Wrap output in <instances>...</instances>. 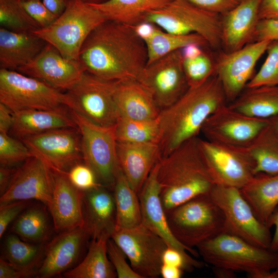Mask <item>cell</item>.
Instances as JSON below:
<instances>
[{
    "instance_id": "6da1fadb",
    "label": "cell",
    "mask_w": 278,
    "mask_h": 278,
    "mask_svg": "<svg viewBox=\"0 0 278 278\" xmlns=\"http://www.w3.org/2000/svg\"><path fill=\"white\" fill-rule=\"evenodd\" d=\"M79 61L84 72L101 79L140 81L148 56L145 42L132 26L106 21L85 41Z\"/></svg>"
},
{
    "instance_id": "cb8c5ba5",
    "label": "cell",
    "mask_w": 278,
    "mask_h": 278,
    "mask_svg": "<svg viewBox=\"0 0 278 278\" xmlns=\"http://www.w3.org/2000/svg\"><path fill=\"white\" fill-rule=\"evenodd\" d=\"M84 227L92 239L111 237L116 226V206L113 192L99 185L83 191Z\"/></svg>"
},
{
    "instance_id": "ac0fdd59",
    "label": "cell",
    "mask_w": 278,
    "mask_h": 278,
    "mask_svg": "<svg viewBox=\"0 0 278 278\" xmlns=\"http://www.w3.org/2000/svg\"><path fill=\"white\" fill-rule=\"evenodd\" d=\"M53 177L51 168L42 160L32 157L18 167L0 204L36 200L48 206L51 202Z\"/></svg>"
},
{
    "instance_id": "603a6c76",
    "label": "cell",
    "mask_w": 278,
    "mask_h": 278,
    "mask_svg": "<svg viewBox=\"0 0 278 278\" xmlns=\"http://www.w3.org/2000/svg\"><path fill=\"white\" fill-rule=\"evenodd\" d=\"M261 2L241 0L221 15V46L225 52L237 50L253 42Z\"/></svg>"
},
{
    "instance_id": "f907efd6",
    "label": "cell",
    "mask_w": 278,
    "mask_h": 278,
    "mask_svg": "<svg viewBox=\"0 0 278 278\" xmlns=\"http://www.w3.org/2000/svg\"><path fill=\"white\" fill-rule=\"evenodd\" d=\"M258 15L259 20L278 19V0H262Z\"/></svg>"
},
{
    "instance_id": "7c38bea8",
    "label": "cell",
    "mask_w": 278,
    "mask_h": 278,
    "mask_svg": "<svg viewBox=\"0 0 278 278\" xmlns=\"http://www.w3.org/2000/svg\"><path fill=\"white\" fill-rule=\"evenodd\" d=\"M200 151L215 185L239 189L255 175V165L246 147L201 139Z\"/></svg>"
},
{
    "instance_id": "d4e9b609",
    "label": "cell",
    "mask_w": 278,
    "mask_h": 278,
    "mask_svg": "<svg viewBox=\"0 0 278 278\" xmlns=\"http://www.w3.org/2000/svg\"><path fill=\"white\" fill-rule=\"evenodd\" d=\"M119 168L138 194L152 169L162 158L158 143H117Z\"/></svg>"
},
{
    "instance_id": "ffe728a7",
    "label": "cell",
    "mask_w": 278,
    "mask_h": 278,
    "mask_svg": "<svg viewBox=\"0 0 278 278\" xmlns=\"http://www.w3.org/2000/svg\"><path fill=\"white\" fill-rule=\"evenodd\" d=\"M51 170L53 190L51 201L48 208L55 230L62 232L83 227V191L71 183L67 172Z\"/></svg>"
},
{
    "instance_id": "9c48e42d",
    "label": "cell",
    "mask_w": 278,
    "mask_h": 278,
    "mask_svg": "<svg viewBox=\"0 0 278 278\" xmlns=\"http://www.w3.org/2000/svg\"><path fill=\"white\" fill-rule=\"evenodd\" d=\"M0 102L13 113L66 107L68 96L48 84L18 71L0 69Z\"/></svg>"
},
{
    "instance_id": "f546056e",
    "label": "cell",
    "mask_w": 278,
    "mask_h": 278,
    "mask_svg": "<svg viewBox=\"0 0 278 278\" xmlns=\"http://www.w3.org/2000/svg\"><path fill=\"white\" fill-rule=\"evenodd\" d=\"M171 0H108L90 4L107 21L134 26L144 21L150 12L159 9Z\"/></svg>"
},
{
    "instance_id": "ab89813d",
    "label": "cell",
    "mask_w": 278,
    "mask_h": 278,
    "mask_svg": "<svg viewBox=\"0 0 278 278\" xmlns=\"http://www.w3.org/2000/svg\"><path fill=\"white\" fill-rule=\"evenodd\" d=\"M183 58V67L189 88L197 87L215 74V62L203 51L192 58Z\"/></svg>"
},
{
    "instance_id": "83f0119b",
    "label": "cell",
    "mask_w": 278,
    "mask_h": 278,
    "mask_svg": "<svg viewBox=\"0 0 278 278\" xmlns=\"http://www.w3.org/2000/svg\"><path fill=\"white\" fill-rule=\"evenodd\" d=\"M13 117L10 131L21 140L51 130L77 127L71 113L63 107L54 110H24L13 113Z\"/></svg>"
},
{
    "instance_id": "9f6ffc18",
    "label": "cell",
    "mask_w": 278,
    "mask_h": 278,
    "mask_svg": "<svg viewBox=\"0 0 278 278\" xmlns=\"http://www.w3.org/2000/svg\"><path fill=\"white\" fill-rule=\"evenodd\" d=\"M184 271L176 266L162 264L161 269V276L164 278H180Z\"/></svg>"
},
{
    "instance_id": "7bdbcfd3",
    "label": "cell",
    "mask_w": 278,
    "mask_h": 278,
    "mask_svg": "<svg viewBox=\"0 0 278 278\" xmlns=\"http://www.w3.org/2000/svg\"><path fill=\"white\" fill-rule=\"evenodd\" d=\"M107 253L118 278H142L127 263L126 255L111 238L107 242Z\"/></svg>"
},
{
    "instance_id": "30bf717a",
    "label": "cell",
    "mask_w": 278,
    "mask_h": 278,
    "mask_svg": "<svg viewBox=\"0 0 278 278\" xmlns=\"http://www.w3.org/2000/svg\"><path fill=\"white\" fill-rule=\"evenodd\" d=\"M115 82L84 72L66 91V107L96 124L115 125L120 116L114 98Z\"/></svg>"
},
{
    "instance_id": "6f0895ef",
    "label": "cell",
    "mask_w": 278,
    "mask_h": 278,
    "mask_svg": "<svg viewBox=\"0 0 278 278\" xmlns=\"http://www.w3.org/2000/svg\"><path fill=\"white\" fill-rule=\"evenodd\" d=\"M214 275L218 278H233L236 276L235 271L223 268L213 267Z\"/></svg>"
},
{
    "instance_id": "5b68a950",
    "label": "cell",
    "mask_w": 278,
    "mask_h": 278,
    "mask_svg": "<svg viewBox=\"0 0 278 278\" xmlns=\"http://www.w3.org/2000/svg\"><path fill=\"white\" fill-rule=\"evenodd\" d=\"M169 228L189 253L199 256L194 248L224 230V216L210 193L196 196L166 213Z\"/></svg>"
},
{
    "instance_id": "8fae6325",
    "label": "cell",
    "mask_w": 278,
    "mask_h": 278,
    "mask_svg": "<svg viewBox=\"0 0 278 278\" xmlns=\"http://www.w3.org/2000/svg\"><path fill=\"white\" fill-rule=\"evenodd\" d=\"M210 194L223 213L224 232L256 246L270 248V228L257 218L239 188L215 185Z\"/></svg>"
},
{
    "instance_id": "8992f818",
    "label": "cell",
    "mask_w": 278,
    "mask_h": 278,
    "mask_svg": "<svg viewBox=\"0 0 278 278\" xmlns=\"http://www.w3.org/2000/svg\"><path fill=\"white\" fill-rule=\"evenodd\" d=\"M106 21L90 4L82 0H68L64 12L52 24L33 33L55 47L65 58L79 61L85 41Z\"/></svg>"
},
{
    "instance_id": "1f68e13d",
    "label": "cell",
    "mask_w": 278,
    "mask_h": 278,
    "mask_svg": "<svg viewBox=\"0 0 278 278\" xmlns=\"http://www.w3.org/2000/svg\"><path fill=\"white\" fill-rule=\"evenodd\" d=\"M111 238L102 236L92 239L84 259L75 268L63 273L67 278H115V269L107 253V242Z\"/></svg>"
},
{
    "instance_id": "f6af8a7d",
    "label": "cell",
    "mask_w": 278,
    "mask_h": 278,
    "mask_svg": "<svg viewBox=\"0 0 278 278\" xmlns=\"http://www.w3.org/2000/svg\"><path fill=\"white\" fill-rule=\"evenodd\" d=\"M21 3L40 28L48 26L58 18L47 8L41 0H27Z\"/></svg>"
},
{
    "instance_id": "7dc6e473",
    "label": "cell",
    "mask_w": 278,
    "mask_h": 278,
    "mask_svg": "<svg viewBox=\"0 0 278 278\" xmlns=\"http://www.w3.org/2000/svg\"><path fill=\"white\" fill-rule=\"evenodd\" d=\"M205 10L223 15L236 7L241 0H185Z\"/></svg>"
},
{
    "instance_id": "d590c367",
    "label": "cell",
    "mask_w": 278,
    "mask_h": 278,
    "mask_svg": "<svg viewBox=\"0 0 278 278\" xmlns=\"http://www.w3.org/2000/svg\"><path fill=\"white\" fill-rule=\"evenodd\" d=\"M143 40L147 51V65L171 52L181 49L189 44L197 43L203 46L208 45L205 39L198 34H174L166 31L157 25L151 33Z\"/></svg>"
},
{
    "instance_id": "836d02e7",
    "label": "cell",
    "mask_w": 278,
    "mask_h": 278,
    "mask_svg": "<svg viewBox=\"0 0 278 278\" xmlns=\"http://www.w3.org/2000/svg\"><path fill=\"white\" fill-rule=\"evenodd\" d=\"M246 147L254 161L255 175L278 174V131L270 121Z\"/></svg>"
},
{
    "instance_id": "f1b7e54d",
    "label": "cell",
    "mask_w": 278,
    "mask_h": 278,
    "mask_svg": "<svg viewBox=\"0 0 278 278\" xmlns=\"http://www.w3.org/2000/svg\"><path fill=\"white\" fill-rule=\"evenodd\" d=\"M239 190L257 218L267 225L278 205V174L258 173Z\"/></svg>"
},
{
    "instance_id": "6125c7cd",
    "label": "cell",
    "mask_w": 278,
    "mask_h": 278,
    "mask_svg": "<svg viewBox=\"0 0 278 278\" xmlns=\"http://www.w3.org/2000/svg\"><path fill=\"white\" fill-rule=\"evenodd\" d=\"M21 1H27V0H20Z\"/></svg>"
},
{
    "instance_id": "d6986e66",
    "label": "cell",
    "mask_w": 278,
    "mask_h": 278,
    "mask_svg": "<svg viewBox=\"0 0 278 278\" xmlns=\"http://www.w3.org/2000/svg\"><path fill=\"white\" fill-rule=\"evenodd\" d=\"M16 71L66 91L84 73L78 60L65 58L55 47L47 43L31 62Z\"/></svg>"
},
{
    "instance_id": "e575fe53",
    "label": "cell",
    "mask_w": 278,
    "mask_h": 278,
    "mask_svg": "<svg viewBox=\"0 0 278 278\" xmlns=\"http://www.w3.org/2000/svg\"><path fill=\"white\" fill-rule=\"evenodd\" d=\"M11 232L26 240L42 244L49 237L50 227L46 207L29 205L16 218Z\"/></svg>"
},
{
    "instance_id": "8d00e7d4",
    "label": "cell",
    "mask_w": 278,
    "mask_h": 278,
    "mask_svg": "<svg viewBox=\"0 0 278 278\" xmlns=\"http://www.w3.org/2000/svg\"><path fill=\"white\" fill-rule=\"evenodd\" d=\"M117 142L159 143L160 128L158 119L139 120L120 116L115 125Z\"/></svg>"
},
{
    "instance_id": "680465c9",
    "label": "cell",
    "mask_w": 278,
    "mask_h": 278,
    "mask_svg": "<svg viewBox=\"0 0 278 278\" xmlns=\"http://www.w3.org/2000/svg\"><path fill=\"white\" fill-rule=\"evenodd\" d=\"M269 120L278 131V115L272 117Z\"/></svg>"
},
{
    "instance_id": "f5cc1de1",
    "label": "cell",
    "mask_w": 278,
    "mask_h": 278,
    "mask_svg": "<svg viewBox=\"0 0 278 278\" xmlns=\"http://www.w3.org/2000/svg\"><path fill=\"white\" fill-rule=\"evenodd\" d=\"M17 168L14 166L1 165L0 194L3 195L7 189Z\"/></svg>"
},
{
    "instance_id": "74e56055",
    "label": "cell",
    "mask_w": 278,
    "mask_h": 278,
    "mask_svg": "<svg viewBox=\"0 0 278 278\" xmlns=\"http://www.w3.org/2000/svg\"><path fill=\"white\" fill-rule=\"evenodd\" d=\"M45 247L42 244H29L15 234L9 235L5 241V254L7 261L21 269L34 272L43 257Z\"/></svg>"
},
{
    "instance_id": "44dd1931",
    "label": "cell",
    "mask_w": 278,
    "mask_h": 278,
    "mask_svg": "<svg viewBox=\"0 0 278 278\" xmlns=\"http://www.w3.org/2000/svg\"><path fill=\"white\" fill-rule=\"evenodd\" d=\"M89 237L84 227L60 232L45 247L36 276L48 278L67 271L77 260Z\"/></svg>"
},
{
    "instance_id": "4fadbf2b",
    "label": "cell",
    "mask_w": 278,
    "mask_h": 278,
    "mask_svg": "<svg viewBox=\"0 0 278 278\" xmlns=\"http://www.w3.org/2000/svg\"><path fill=\"white\" fill-rule=\"evenodd\" d=\"M111 238L142 278L161 276L163 255L168 247L161 237L141 224L131 229L116 228Z\"/></svg>"
},
{
    "instance_id": "ee69618b",
    "label": "cell",
    "mask_w": 278,
    "mask_h": 278,
    "mask_svg": "<svg viewBox=\"0 0 278 278\" xmlns=\"http://www.w3.org/2000/svg\"><path fill=\"white\" fill-rule=\"evenodd\" d=\"M71 183L81 191H86L98 185L96 177L92 169L85 163H77L67 172Z\"/></svg>"
},
{
    "instance_id": "e0dca14e",
    "label": "cell",
    "mask_w": 278,
    "mask_h": 278,
    "mask_svg": "<svg viewBox=\"0 0 278 278\" xmlns=\"http://www.w3.org/2000/svg\"><path fill=\"white\" fill-rule=\"evenodd\" d=\"M269 123V119L247 115L226 104L206 119L200 132L208 141L246 147Z\"/></svg>"
},
{
    "instance_id": "52a82bcc",
    "label": "cell",
    "mask_w": 278,
    "mask_h": 278,
    "mask_svg": "<svg viewBox=\"0 0 278 278\" xmlns=\"http://www.w3.org/2000/svg\"><path fill=\"white\" fill-rule=\"evenodd\" d=\"M144 21L174 34H198L214 49L221 46V15L185 0H171L163 7L149 13Z\"/></svg>"
},
{
    "instance_id": "9a60e30c",
    "label": "cell",
    "mask_w": 278,
    "mask_h": 278,
    "mask_svg": "<svg viewBox=\"0 0 278 278\" xmlns=\"http://www.w3.org/2000/svg\"><path fill=\"white\" fill-rule=\"evenodd\" d=\"M140 82L152 94L161 111L175 103L189 88L181 49L147 65Z\"/></svg>"
},
{
    "instance_id": "11a10c76",
    "label": "cell",
    "mask_w": 278,
    "mask_h": 278,
    "mask_svg": "<svg viewBox=\"0 0 278 278\" xmlns=\"http://www.w3.org/2000/svg\"><path fill=\"white\" fill-rule=\"evenodd\" d=\"M267 227L270 228L275 226V229L274 235L272 236L270 249L278 253V210H275L270 218Z\"/></svg>"
},
{
    "instance_id": "94428289",
    "label": "cell",
    "mask_w": 278,
    "mask_h": 278,
    "mask_svg": "<svg viewBox=\"0 0 278 278\" xmlns=\"http://www.w3.org/2000/svg\"><path fill=\"white\" fill-rule=\"evenodd\" d=\"M274 273L275 276L278 277V268L274 270Z\"/></svg>"
},
{
    "instance_id": "7a4b0ae2",
    "label": "cell",
    "mask_w": 278,
    "mask_h": 278,
    "mask_svg": "<svg viewBox=\"0 0 278 278\" xmlns=\"http://www.w3.org/2000/svg\"><path fill=\"white\" fill-rule=\"evenodd\" d=\"M228 104L219 79L214 74L196 88H189L170 106L161 111L158 144L162 158L186 141L198 136L206 119Z\"/></svg>"
},
{
    "instance_id": "484cf974",
    "label": "cell",
    "mask_w": 278,
    "mask_h": 278,
    "mask_svg": "<svg viewBox=\"0 0 278 278\" xmlns=\"http://www.w3.org/2000/svg\"><path fill=\"white\" fill-rule=\"evenodd\" d=\"M114 98L122 117L152 120L157 119L161 112L152 94L137 80L116 81Z\"/></svg>"
},
{
    "instance_id": "ba28073f",
    "label": "cell",
    "mask_w": 278,
    "mask_h": 278,
    "mask_svg": "<svg viewBox=\"0 0 278 278\" xmlns=\"http://www.w3.org/2000/svg\"><path fill=\"white\" fill-rule=\"evenodd\" d=\"M70 113L81 135L84 163L94 171L99 184L113 189L120 169L115 125H99L74 111Z\"/></svg>"
},
{
    "instance_id": "60d3db41",
    "label": "cell",
    "mask_w": 278,
    "mask_h": 278,
    "mask_svg": "<svg viewBox=\"0 0 278 278\" xmlns=\"http://www.w3.org/2000/svg\"><path fill=\"white\" fill-rule=\"evenodd\" d=\"M266 52L267 56L265 62L246 87L278 85V40L271 41Z\"/></svg>"
},
{
    "instance_id": "d6a6232c",
    "label": "cell",
    "mask_w": 278,
    "mask_h": 278,
    "mask_svg": "<svg viewBox=\"0 0 278 278\" xmlns=\"http://www.w3.org/2000/svg\"><path fill=\"white\" fill-rule=\"evenodd\" d=\"M116 206V228L131 229L142 224L138 194L119 169L113 188Z\"/></svg>"
},
{
    "instance_id": "4dcf8cb0",
    "label": "cell",
    "mask_w": 278,
    "mask_h": 278,
    "mask_svg": "<svg viewBox=\"0 0 278 278\" xmlns=\"http://www.w3.org/2000/svg\"><path fill=\"white\" fill-rule=\"evenodd\" d=\"M229 106L253 117L269 119L278 115V85L247 88Z\"/></svg>"
},
{
    "instance_id": "bcb514c9",
    "label": "cell",
    "mask_w": 278,
    "mask_h": 278,
    "mask_svg": "<svg viewBox=\"0 0 278 278\" xmlns=\"http://www.w3.org/2000/svg\"><path fill=\"white\" fill-rule=\"evenodd\" d=\"M28 200H19L0 204V237L3 236L7 228L29 205Z\"/></svg>"
},
{
    "instance_id": "f35d334b",
    "label": "cell",
    "mask_w": 278,
    "mask_h": 278,
    "mask_svg": "<svg viewBox=\"0 0 278 278\" xmlns=\"http://www.w3.org/2000/svg\"><path fill=\"white\" fill-rule=\"evenodd\" d=\"M0 25L18 32H33L40 28L20 0H0Z\"/></svg>"
},
{
    "instance_id": "b9f144b4",
    "label": "cell",
    "mask_w": 278,
    "mask_h": 278,
    "mask_svg": "<svg viewBox=\"0 0 278 278\" xmlns=\"http://www.w3.org/2000/svg\"><path fill=\"white\" fill-rule=\"evenodd\" d=\"M33 157L27 147L8 133H0L1 165L14 166Z\"/></svg>"
},
{
    "instance_id": "4316f807",
    "label": "cell",
    "mask_w": 278,
    "mask_h": 278,
    "mask_svg": "<svg viewBox=\"0 0 278 278\" xmlns=\"http://www.w3.org/2000/svg\"><path fill=\"white\" fill-rule=\"evenodd\" d=\"M46 43L33 32H18L0 27L1 68L17 71L31 62Z\"/></svg>"
},
{
    "instance_id": "7402d4cb",
    "label": "cell",
    "mask_w": 278,
    "mask_h": 278,
    "mask_svg": "<svg viewBox=\"0 0 278 278\" xmlns=\"http://www.w3.org/2000/svg\"><path fill=\"white\" fill-rule=\"evenodd\" d=\"M159 162L154 166L138 193L142 224L161 237L168 247L185 255H189L188 249L174 237L167 223L160 196V186L158 179Z\"/></svg>"
},
{
    "instance_id": "91938a15",
    "label": "cell",
    "mask_w": 278,
    "mask_h": 278,
    "mask_svg": "<svg viewBox=\"0 0 278 278\" xmlns=\"http://www.w3.org/2000/svg\"><path fill=\"white\" fill-rule=\"evenodd\" d=\"M82 1L89 4H99L105 2L108 0H82Z\"/></svg>"
},
{
    "instance_id": "2e32d148",
    "label": "cell",
    "mask_w": 278,
    "mask_h": 278,
    "mask_svg": "<svg viewBox=\"0 0 278 278\" xmlns=\"http://www.w3.org/2000/svg\"><path fill=\"white\" fill-rule=\"evenodd\" d=\"M271 41L253 42L237 50L219 54L215 62V74L220 80L228 104L245 89L253 76L257 62Z\"/></svg>"
},
{
    "instance_id": "3957f363",
    "label": "cell",
    "mask_w": 278,
    "mask_h": 278,
    "mask_svg": "<svg viewBox=\"0 0 278 278\" xmlns=\"http://www.w3.org/2000/svg\"><path fill=\"white\" fill-rule=\"evenodd\" d=\"M199 140L196 136L186 141L159 162L160 196L165 213L196 196L210 193L215 185Z\"/></svg>"
},
{
    "instance_id": "db71d44e",
    "label": "cell",
    "mask_w": 278,
    "mask_h": 278,
    "mask_svg": "<svg viewBox=\"0 0 278 278\" xmlns=\"http://www.w3.org/2000/svg\"><path fill=\"white\" fill-rule=\"evenodd\" d=\"M47 8L57 17L65 10L68 0H42Z\"/></svg>"
},
{
    "instance_id": "c3c4849f",
    "label": "cell",
    "mask_w": 278,
    "mask_h": 278,
    "mask_svg": "<svg viewBox=\"0 0 278 278\" xmlns=\"http://www.w3.org/2000/svg\"><path fill=\"white\" fill-rule=\"evenodd\" d=\"M263 40H278V19L259 21L253 42Z\"/></svg>"
},
{
    "instance_id": "5bb4252c",
    "label": "cell",
    "mask_w": 278,
    "mask_h": 278,
    "mask_svg": "<svg viewBox=\"0 0 278 278\" xmlns=\"http://www.w3.org/2000/svg\"><path fill=\"white\" fill-rule=\"evenodd\" d=\"M21 141L32 154L51 169L67 172L83 159L77 127L59 128L26 136Z\"/></svg>"
},
{
    "instance_id": "277c9868",
    "label": "cell",
    "mask_w": 278,
    "mask_h": 278,
    "mask_svg": "<svg viewBox=\"0 0 278 278\" xmlns=\"http://www.w3.org/2000/svg\"><path fill=\"white\" fill-rule=\"evenodd\" d=\"M197 248L212 267L246 272L251 278H271L272 272L278 268V253L224 232Z\"/></svg>"
},
{
    "instance_id": "681fc988",
    "label": "cell",
    "mask_w": 278,
    "mask_h": 278,
    "mask_svg": "<svg viewBox=\"0 0 278 278\" xmlns=\"http://www.w3.org/2000/svg\"><path fill=\"white\" fill-rule=\"evenodd\" d=\"M36 275L34 272L21 269L3 258L0 259V278H26Z\"/></svg>"
},
{
    "instance_id": "816d5d0a",
    "label": "cell",
    "mask_w": 278,
    "mask_h": 278,
    "mask_svg": "<svg viewBox=\"0 0 278 278\" xmlns=\"http://www.w3.org/2000/svg\"><path fill=\"white\" fill-rule=\"evenodd\" d=\"M13 120L12 111L0 102V133H8L12 127Z\"/></svg>"
}]
</instances>
